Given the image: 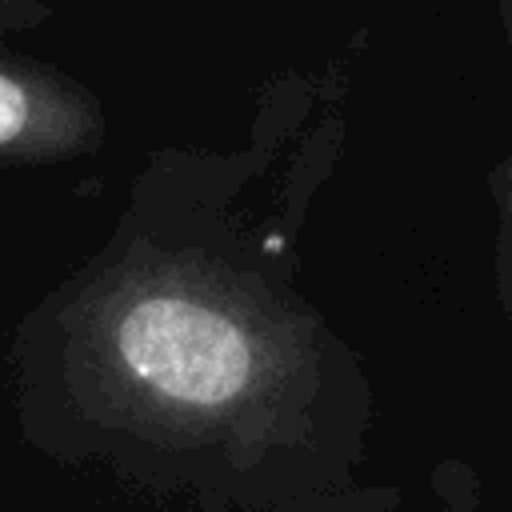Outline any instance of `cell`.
I'll use <instances>...</instances> for the list:
<instances>
[{
	"label": "cell",
	"mask_w": 512,
	"mask_h": 512,
	"mask_svg": "<svg viewBox=\"0 0 512 512\" xmlns=\"http://www.w3.org/2000/svg\"><path fill=\"white\" fill-rule=\"evenodd\" d=\"M88 136V100L40 60L0 48V168L60 160Z\"/></svg>",
	"instance_id": "cell-1"
},
{
	"label": "cell",
	"mask_w": 512,
	"mask_h": 512,
	"mask_svg": "<svg viewBox=\"0 0 512 512\" xmlns=\"http://www.w3.org/2000/svg\"><path fill=\"white\" fill-rule=\"evenodd\" d=\"M48 16L44 0H0V32H28Z\"/></svg>",
	"instance_id": "cell-2"
}]
</instances>
